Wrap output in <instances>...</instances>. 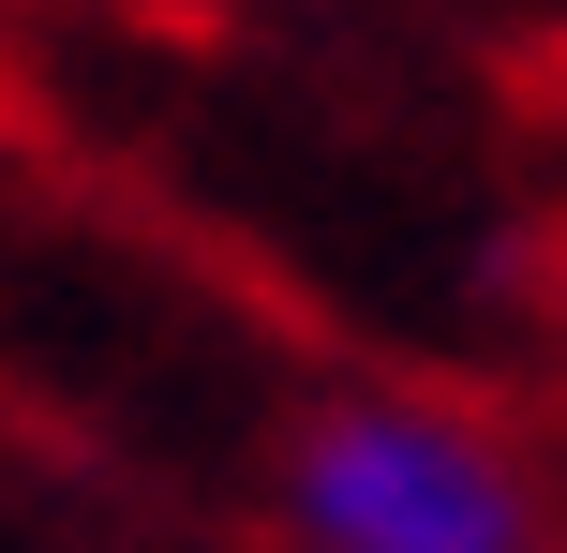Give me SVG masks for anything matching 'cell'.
<instances>
[{
  "mask_svg": "<svg viewBox=\"0 0 567 553\" xmlns=\"http://www.w3.org/2000/svg\"><path fill=\"white\" fill-rule=\"evenodd\" d=\"M284 494H299L313 553H523L508 464L419 404H313Z\"/></svg>",
  "mask_w": 567,
  "mask_h": 553,
  "instance_id": "cell-1",
  "label": "cell"
}]
</instances>
